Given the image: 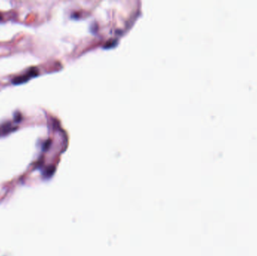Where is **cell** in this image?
Here are the masks:
<instances>
[{
    "instance_id": "cell-1",
    "label": "cell",
    "mask_w": 257,
    "mask_h": 256,
    "mask_svg": "<svg viewBox=\"0 0 257 256\" xmlns=\"http://www.w3.org/2000/svg\"><path fill=\"white\" fill-rule=\"evenodd\" d=\"M37 74H38V72H37L36 68H30V70L27 73V74H23V75L19 76V77H17V78H14V79L12 80V83H14V85H18V84L26 83V82L28 81V80L30 79L31 78L37 75Z\"/></svg>"
},
{
    "instance_id": "cell-2",
    "label": "cell",
    "mask_w": 257,
    "mask_h": 256,
    "mask_svg": "<svg viewBox=\"0 0 257 256\" xmlns=\"http://www.w3.org/2000/svg\"><path fill=\"white\" fill-rule=\"evenodd\" d=\"M1 19H2V18H1V16H0V20H1Z\"/></svg>"
}]
</instances>
